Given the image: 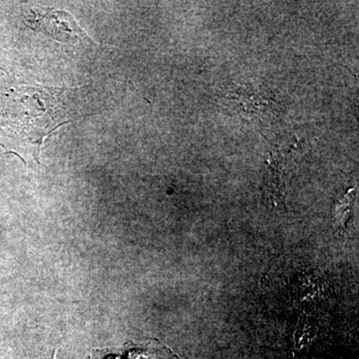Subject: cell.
<instances>
[{
	"label": "cell",
	"instance_id": "obj_1",
	"mask_svg": "<svg viewBox=\"0 0 359 359\" xmlns=\"http://www.w3.org/2000/svg\"><path fill=\"white\" fill-rule=\"evenodd\" d=\"M63 94L65 90L44 86L0 89V145L40 164L44 139L71 121Z\"/></svg>",
	"mask_w": 359,
	"mask_h": 359
},
{
	"label": "cell",
	"instance_id": "obj_2",
	"mask_svg": "<svg viewBox=\"0 0 359 359\" xmlns=\"http://www.w3.org/2000/svg\"><path fill=\"white\" fill-rule=\"evenodd\" d=\"M34 11L35 20L27 22L33 29L47 33L59 41L75 43L87 39V35L69 13L45 8L35 9Z\"/></svg>",
	"mask_w": 359,
	"mask_h": 359
},
{
	"label": "cell",
	"instance_id": "obj_3",
	"mask_svg": "<svg viewBox=\"0 0 359 359\" xmlns=\"http://www.w3.org/2000/svg\"><path fill=\"white\" fill-rule=\"evenodd\" d=\"M86 359H179V356L159 340L145 344L128 342L121 351L93 349Z\"/></svg>",
	"mask_w": 359,
	"mask_h": 359
}]
</instances>
